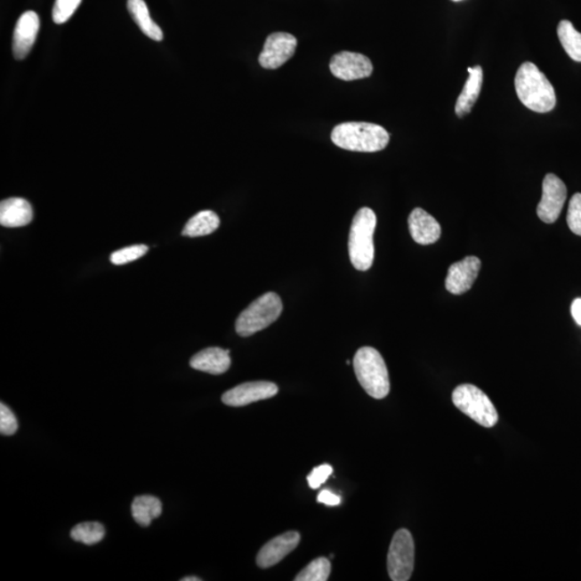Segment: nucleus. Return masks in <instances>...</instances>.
<instances>
[{
	"mask_svg": "<svg viewBox=\"0 0 581 581\" xmlns=\"http://www.w3.org/2000/svg\"><path fill=\"white\" fill-rule=\"evenodd\" d=\"M162 502L152 496H137L132 504V515L139 526L149 527L154 519L162 515Z\"/></svg>",
	"mask_w": 581,
	"mask_h": 581,
	"instance_id": "obj_20",
	"label": "nucleus"
},
{
	"mask_svg": "<svg viewBox=\"0 0 581 581\" xmlns=\"http://www.w3.org/2000/svg\"><path fill=\"white\" fill-rule=\"evenodd\" d=\"M318 502L326 504L327 506H337L342 502L341 496L334 495L330 490H322L319 493Z\"/></svg>",
	"mask_w": 581,
	"mask_h": 581,
	"instance_id": "obj_30",
	"label": "nucleus"
},
{
	"mask_svg": "<svg viewBox=\"0 0 581 581\" xmlns=\"http://www.w3.org/2000/svg\"><path fill=\"white\" fill-rule=\"evenodd\" d=\"M105 528L99 522H84L77 524L71 529L70 537L76 542L95 545L105 537Z\"/></svg>",
	"mask_w": 581,
	"mask_h": 581,
	"instance_id": "obj_23",
	"label": "nucleus"
},
{
	"mask_svg": "<svg viewBox=\"0 0 581 581\" xmlns=\"http://www.w3.org/2000/svg\"><path fill=\"white\" fill-rule=\"evenodd\" d=\"M190 365L200 372L212 375L224 374L230 367V351L218 347L204 349L195 354Z\"/></svg>",
	"mask_w": 581,
	"mask_h": 581,
	"instance_id": "obj_17",
	"label": "nucleus"
},
{
	"mask_svg": "<svg viewBox=\"0 0 581 581\" xmlns=\"http://www.w3.org/2000/svg\"><path fill=\"white\" fill-rule=\"evenodd\" d=\"M284 305L274 292L265 293L252 302L236 320V332L241 337H249L269 327L280 317Z\"/></svg>",
	"mask_w": 581,
	"mask_h": 581,
	"instance_id": "obj_5",
	"label": "nucleus"
},
{
	"mask_svg": "<svg viewBox=\"0 0 581 581\" xmlns=\"http://www.w3.org/2000/svg\"><path fill=\"white\" fill-rule=\"evenodd\" d=\"M40 20L35 12H27L20 15L13 34L14 58L22 61L30 52L39 33Z\"/></svg>",
	"mask_w": 581,
	"mask_h": 581,
	"instance_id": "obj_13",
	"label": "nucleus"
},
{
	"mask_svg": "<svg viewBox=\"0 0 581 581\" xmlns=\"http://www.w3.org/2000/svg\"><path fill=\"white\" fill-rule=\"evenodd\" d=\"M301 536L297 532H286L271 539L260 550L256 563L261 569H269L279 563L300 544Z\"/></svg>",
	"mask_w": 581,
	"mask_h": 581,
	"instance_id": "obj_14",
	"label": "nucleus"
},
{
	"mask_svg": "<svg viewBox=\"0 0 581 581\" xmlns=\"http://www.w3.org/2000/svg\"><path fill=\"white\" fill-rule=\"evenodd\" d=\"M515 87L519 100L529 110L546 113L552 111L557 104L553 85L531 61H526L519 67Z\"/></svg>",
	"mask_w": 581,
	"mask_h": 581,
	"instance_id": "obj_1",
	"label": "nucleus"
},
{
	"mask_svg": "<svg viewBox=\"0 0 581 581\" xmlns=\"http://www.w3.org/2000/svg\"><path fill=\"white\" fill-rule=\"evenodd\" d=\"M567 220L570 230L581 236V193H576L570 198Z\"/></svg>",
	"mask_w": 581,
	"mask_h": 581,
	"instance_id": "obj_27",
	"label": "nucleus"
},
{
	"mask_svg": "<svg viewBox=\"0 0 581 581\" xmlns=\"http://www.w3.org/2000/svg\"><path fill=\"white\" fill-rule=\"evenodd\" d=\"M127 9L143 34L154 41L163 40L162 29L151 19L145 0H128Z\"/></svg>",
	"mask_w": 581,
	"mask_h": 581,
	"instance_id": "obj_19",
	"label": "nucleus"
},
{
	"mask_svg": "<svg viewBox=\"0 0 581 581\" xmlns=\"http://www.w3.org/2000/svg\"><path fill=\"white\" fill-rule=\"evenodd\" d=\"M297 39L287 33H274L266 39L260 54V65L265 69H277L295 53Z\"/></svg>",
	"mask_w": 581,
	"mask_h": 581,
	"instance_id": "obj_9",
	"label": "nucleus"
},
{
	"mask_svg": "<svg viewBox=\"0 0 581 581\" xmlns=\"http://www.w3.org/2000/svg\"><path fill=\"white\" fill-rule=\"evenodd\" d=\"M411 238L416 244L428 246L440 239L441 229L434 217L421 208H416L408 218Z\"/></svg>",
	"mask_w": 581,
	"mask_h": 581,
	"instance_id": "obj_15",
	"label": "nucleus"
},
{
	"mask_svg": "<svg viewBox=\"0 0 581 581\" xmlns=\"http://www.w3.org/2000/svg\"><path fill=\"white\" fill-rule=\"evenodd\" d=\"M332 141L344 150L378 152L390 141L389 133L383 126L365 122H348L337 125L332 132Z\"/></svg>",
	"mask_w": 581,
	"mask_h": 581,
	"instance_id": "obj_2",
	"label": "nucleus"
},
{
	"mask_svg": "<svg viewBox=\"0 0 581 581\" xmlns=\"http://www.w3.org/2000/svg\"><path fill=\"white\" fill-rule=\"evenodd\" d=\"M220 223L217 214L212 212V210H204V212L195 214L193 218L189 220V222L184 226L182 235L187 236V238L207 236L217 230Z\"/></svg>",
	"mask_w": 581,
	"mask_h": 581,
	"instance_id": "obj_21",
	"label": "nucleus"
},
{
	"mask_svg": "<svg viewBox=\"0 0 581 581\" xmlns=\"http://www.w3.org/2000/svg\"><path fill=\"white\" fill-rule=\"evenodd\" d=\"M481 269V261L477 256H467L449 267L446 278V289L451 295H461L470 291Z\"/></svg>",
	"mask_w": 581,
	"mask_h": 581,
	"instance_id": "obj_12",
	"label": "nucleus"
},
{
	"mask_svg": "<svg viewBox=\"0 0 581 581\" xmlns=\"http://www.w3.org/2000/svg\"><path fill=\"white\" fill-rule=\"evenodd\" d=\"M354 372L359 384L369 397L382 399L390 392V379L387 365L376 349H359L353 359Z\"/></svg>",
	"mask_w": 581,
	"mask_h": 581,
	"instance_id": "obj_4",
	"label": "nucleus"
},
{
	"mask_svg": "<svg viewBox=\"0 0 581 581\" xmlns=\"http://www.w3.org/2000/svg\"><path fill=\"white\" fill-rule=\"evenodd\" d=\"M376 225V214L370 208H361L354 215L349 234V255L354 269L359 271L368 270L374 263Z\"/></svg>",
	"mask_w": 581,
	"mask_h": 581,
	"instance_id": "obj_3",
	"label": "nucleus"
},
{
	"mask_svg": "<svg viewBox=\"0 0 581 581\" xmlns=\"http://www.w3.org/2000/svg\"><path fill=\"white\" fill-rule=\"evenodd\" d=\"M81 2L82 0H56L52 13L54 23H66L73 17Z\"/></svg>",
	"mask_w": 581,
	"mask_h": 581,
	"instance_id": "obj_26",
	"label": "nucleus"
},
{
	"mask_svg": "<svg viewBox=\"0 0 581 581\" xmlns=\"http://www.w3.org/2000/svg\"><path fill=\"white\" fill-rule=\"evenodd\" d=\"M278 393L277 384L269 382L246 383L225 392L222 402L231 408L259 402L274 398Z\"/></svg>",
	"mask_w": 581,
	"mask_h": 581,
	"instance_id": "obj_11",
	"label": "nucleus"
},
{
	"mask_svg": "<svg viewBox=\"0 0 581 581\" xmlns=\"http://www.w3.org/2000/svg\"><path fill=\"white\" fill-rule=\"evenodd\" d=\"M202 579L195 577V576H189V577H184L182 581H200Z\"/></svg>",
	"mask_w": 581,
	"mask_h": 581,
	"instance_id": "obj_32",
	"label": "nucleus"
},
{
	"mask_svg": "<svg viewBox=\"0 0 581 581\" xmlns=\"http://www.w3.org/2000/svg\"><path fill=\"white\" fill-rule=\"evenodd\" d=\"M33 221V208L27 199L12 198L0 204V224L4 228H22Z\"/></svg>",
	"mask_w": 581,
	"mask_h": 581,
	"instance_id": "obj_16",
	"label": "nucleus"
},
{
	"mask_svg": "<svg viewBox=\"0 0 581 581\" xmlns=\"http://www.w3.org/2000/svg\"><path fill=\"white\" fill-rule=\"evenodd\" d=\"M333 474V467L330 464H322L316 467L307 477L308 485L311 489H318Z\"/></svg>",
	"mask_w": 581,
	"mask_h": 581,
	"instance_id": "obj_29",
	"label": "nucleus"
},
{
	"mask_svg": "<svg viewBox=\"0 0 581 581\" xmlns=\"http://www.w3.org/2000/svg\"><path fill=\"white\" fill-rule=\"evenodd\" d=\"M148 250V246L143 245L127 246V248L117 250L115 254H112L110 261L111 263L115 265H125L131 263L133 261L142 258V256L147 254Z\"/></svg>",
	"mask_w": 581,
	"mask_h": 581,
	"instance_id": "obj_25",
	"label": "nucleus"
},
{
	"mask_svg": "<svg viewBox=\"0 0 581 581\" xmlns=\"http://www.w3.org/2000/svg\"><path fill=\"white\" fill-rule=\"evenodd\" d=\"M19 424L12 410L4 403L0 404V433L12 436L17 433Z\"/></svg>",
	"mask_w": 581,
	"mask_h": 581,
	"instance_id": "obj_28",
	"label": "nucleus"
},
{
	"mask_svg": "<svg viewBox=\"0 0 581 581\" xmlns=\"http://www.w3.org/2000/svg\"><path fill=\"white\" fill-rule=\"evenodd\" d=\"M467 71H469L470 78L467 79L464 87H463L456 104V113L459 117L469 115L480 95L482 87L483 71L481 66L469 67Z\"/></svg>",
	"mask_w": 581,
	"mask_h": 581,
	"instance_id": "obj_18",
	"label": "nucleus"
},
{
	"mask_svg": "<svg viewBox=\"0 0 581 581\" xmlns=\"http://www.w3.org/2000/svg\"><path fill=\"white\" fill-rule=\"evenodd\" d=\"M572 316L574 320L581 327V298L575 300L572 304Z\"/></svg>",
	"mask_w": 581,
	"mask_h": 581,
	"instance_id": "obj_31",
	"label": "nucleus"
},
{
	"mask_svg": "<svg viewBox=\"0 0 581 581\" xmlns=\"http://www.w3.org/2000/svg\"><path fill=\"white\" fill-rule=\"evenodd\" d=\"M331 574L330 560L318 558L313 560L295 578V581H327Z\"/></svg>",
	"mask_w": 581,
	"mask_h": 581,
	"instance_id": "obj_24",
	"label": "nucleus"
},
{
	"mask_svg": "<svg viewBox=\"0 0 581 581\" xmlns=\"http://www.w3.org/2000/svg\"><path fill=\"white\" fill-rule=\"evenodd\" d=\"M451 2L459 3L462 2V0H451Z\"/></svg>",
	"mask_w": 581,
	"mask_h": 581,
	"instance_id": "obj_33",
	"label": "nucleus"
},
{
	"mask_svg": "<svg viewBox=\"0 0 581 581\" xmlns=\"http://www.w3.org/2000/svg\"><path fill=\"white\" fill-rule=\"evenodd\" d=\"M415 543L408 529H399L391 542L388 572L393 581H408L414 572Z\"/></svg>",
	"mask_w": 581,
	"mask_h": 581,
	"instance_id": "obj_7",
	"label": "nucleus"
},
{
	"mask_svg": "<svg viewBox=\"0 0 581 581\" xmlns=\"http://www.w3.org/2000/svg\"><path fill=\"white\" fill-rule=\"evenodd\" d=\"M558 37L569 58L581 63V34L572 22L563 20L559 23Z\"/></svg>",
	"mask_w": 581,
	"mask_h": 581,
	"instance_id": "obj_22",
	"label": "nucleus"
},
{
	"mask_svg": "<svg viewBox=\"0 0 581 581\" xmlns=\"http://www.w3.org/2000/svg\"><path fill=\"white\" fill-rule=\"evenodd\" d=\"M330 69L336 78L353 81L368 78L373 73V64L367 56L343 51L333 56Z\"/></svg>",
	"mask_w": 581,
	"mask_h": 581,
	"instance_id": "obj_10",
	"label": "nucleus"
},
{
	"mask_svg": "<svg viewBox=\"0 0 581 581\" xmlns=\"http://www.w3.org/2000/svg\"><path fill=\"white\" fill-rule=\"evenodd\" d=\"M452 402L463 414L485 428H493L497 424L498 414L495 405L475 385L461 384L456 387L452 393Z\"/></svg>",
	"mask_w": 581,
	"mask_h": 581,
	"instance_id": "obj_6",
	"label": "nucleus"
},
{
	"mask_svg": "<svg viewBox=\"0 0 581 581\" xmlns=\"http://www.w3.org/2000/svg\"><path fill=\"white\" fill-rule=\"evenodd\" d=\"M568 190L561 179L548 173L543 182V197L537 206V215L543 222L554 223L567 202Z\"/></svg>",
	"mask_w": 581,
	"mask_h": 581,
	"instance_id": "obj_8",
	"label": "nucleus"
}]
</instances>
